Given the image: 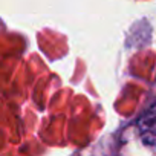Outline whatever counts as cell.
Returning a JSON list of instances; mask_svg holds the SVG:
<instances>
[{
	"mask_svg": "<svg viewBox=\"0 0 156 156\" xmlns=\"http://www.w3.org/2000/svg\"><path fill=\"white\" fill-rule=\"evenodd\" d=\"M138 129L142 141L156 148V104H153L138 121Z\"/></svg>",
	"mask_w": 156,
	"mask_h": 156,
	"instance_id": "1",
	"label": "cell"
}]
</instances>
